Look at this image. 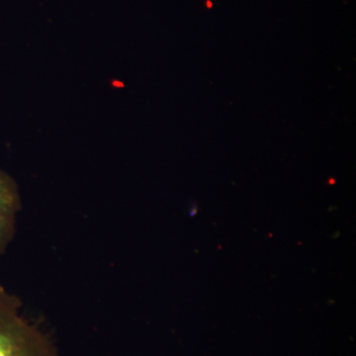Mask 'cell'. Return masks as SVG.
I'll use <instances>...</instances> for the list:
<instances>
[{
    "instance_id": "cell-1",
    "label": "cell",
    "mask_w": 356,
    "mask_h": 356,
    "mask_svg": "<svg viewBox=\"0 0 356 356\" xmlns=\"http://www.w3.org/2000/svg\"><path fill=\"white\" fill-rule=\"evenodd\" d=\"M21 300L0 286V356H58L48 337L21 314Z\"/></svg>"
},
{
    "instance_id": "cell-2",
    "label": "cell",
    "mask_w": 356,
    "mask_h": 356,
    "mask_svg": "<svg viewBox=\"0 0 356 356\" xmlns=\"http://www.w3.org/2000/svg\"><path fill=\"white\" fill-rule=\"evenodd\" d=\"M21 205L17 182L0 168V257L13 242Z\"/></svg>"
}]
</instances>
